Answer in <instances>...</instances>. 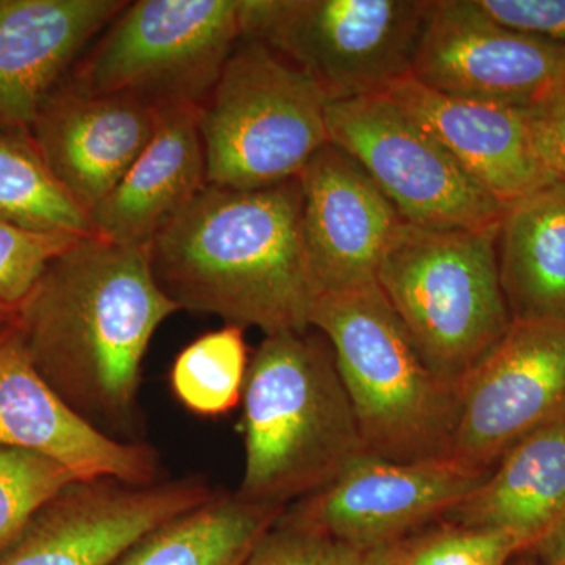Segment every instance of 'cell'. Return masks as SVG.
I'll list each match as a JSON object with an SVG mask.
<instances>
[{
    "mask_svg": "<svg viewBox=\"0 0 565 565\" xmlns=\"http://www.w3.org/2000/svg\"><path fill=\"white\" fill-rule=\"evenodd\" d=\"M178 311L147 248L96 236L52 259L11 323L65 403L96 427L125 429L152 337Z\"/></svg>",
    "mask_w": 565,
    "mask_h": 565,
    "instance_id": "cell-1",
    "label": "cell"
},
{
    "mask_svg": "<svg viewBox=\"0 0 565 565\" xmlns=\"http://www.w3.org/2000/svg\"><path fill=\"white\" fill-rule=\"evenodd\" d=\"M147 250L180 310L266 337L310 330L318 289L303 247L299 178L253 191L207 184Z\"/></svg>",
    "mask_w": 565,
    "mask_h": 565,
    "instance_id": "cell-2",
    "label": "cell"
},
{
    "mask_svg": "<svg viewBox=\"0 0 565 565\" xmlns=\"http://www.w3.org/2000/svg\"><path fill=\"white\" fill-rule=\"evenodd\" d=\"M243 435L236 493L277 508L322 492L367 455L323 334L310 329L264 338L248 364Z\"/></svg>",
    "mask_w": 565,
    "mask_h": 565,
    "instance_id": "cell-3",
    "label": "cell"
},
{
    "mask_svg": "<svg viewBox=\"0 0 565 565\" xmlns=\"http://www.w3.org/2000/svg\"><path fill=\"white\" fill-rule=\"evenodd\" d=\"M310 329L332 348L367 455L392 462L449 457L457 390L424 363L377 281L318 294Z\"/></svg>",
    "mask_w": 565,
    "mask_h": 565,
    "instance_id": "cell-4",
    "label": "cell"
},
{
    "mask_svg": "<svg viewBox=\"0 0 565 565\" xmlns=\"http://www.w3.org/2000/svg\"><path fill=\"white\" fill-rule=\"evenodd\" d=\"M497 236L498 226L435 230L404 222L375 273L424 363L456 390L512 327Z\"/></svg>",
    "mask_w": 565,
    "mask_h": 565,
    "instance_id": "cell-5",
    "label": "cell"
},
{
    "mask_svg": "<svg viewBox=\"0 0 565 565\" xmlns=\"http://www.w3.org/2000/svg\"><path fill=\"white\" fill-rule=\"evenodd\" d=\"M326 96L259 41H237L200 111L207 184L270 188L297 180L329 143Z\"/></svg>",
    "mask_w": 565,
    "mask_h": 565,
    "instance_id": "cell-6",
    "label": "cell"
},
{
    "mask_svg": "<svg viewBox=\"0 0 565 565\" xmlns=\"http://www.w3.org/2000/svg\"><path fill=\"white\" fill-rule=\"evenodd\" d=\"M430 0H241V39L277 52L327 102L384 95L412 76Z\"/></svg>",
    "mask_w": 565,
    "mask_h": 565,
    "instance_id": "cell-7",
    "label": "cell"
},
{
    "mask_svg": "<svg viewBox=\"0 0 565 565\" xmlns=\"http://www.w3.org/2000/svg\"><path fill=\"white\" fill-rule=\"evenodd\" d=\"M241 0H139L126 6L66 81L163 110L210 98L241 40Z\"/></svg>",
    "mask_w": 565,
    "mask_h": 565,
    "instance_id": "cell-8",
    "label": "cell"
},
{
    "mask_svg": "<svg viewBox=\"0 0 565 565\" xmlns=\"http://www.w3.org/2000/svg\"><path fill=\"white\" fill-rule=\"evenodd\" d=\"M327 129L330 141L363 167L405 223L435 230L500 225L505 207L385 96L327 104Z\"/></svg>",
    "mask_w": 565,
    "mask_h": 565,
    "instance_id": "cell-9",
    "label": "cell"
},
{
    "mask_svg": "<svg viewBox=\"0 0 565 565\" xmlns=\"http://www.w3.org/2000/svg\"><path fill=\"white\" fill-rule=\"evenodd\" d=\"M412 77L456 98L526 110L565 92V46L505 28L476 0H430Z\"/></svg>",
    "mask_w": 565,
    "mask_h": 565,
    "instance_id": "cell-10",
    "label": "cell"
},
{
    "mask_svg": "<svg viewBox=\"0 0 565 565\" xmlns=\"http://www.w3.org/2000/svg\"><path fill=\"white\" fill-rule=\"evenodd\" d=\"M457 399L449 457L492 471L527 435L565 418V322H512Z\"/></svg>",
    "mask_w": 565,
    "mask_h": 565,
    "instance_id": "cell-11",
    "label": "cell"
},
{
    "mask_svg": "<svg viewBox=\"0 0 565 565\" xmlns=\"http://www.w3.org/2000/svg\"><path fill=\"white\" fill-rule=\"evenodd\" d=\"M199 478L77 479L32 516L0 565H114L145 535L214 497Z\"/></svg>",
    "mask_w": 565,
    "mask_h": 565,
    "instance_id": "cell-12",
    "label": "cell"
},
{
    "mask_svg": "<svg viewBox=\"0 0 565 565\" xmlns=\"http://www.w3.org/2000/svg\"><path fill=\"white\" fill-rule=\"evenodd\" d=\"M489 475L452 457L392 462L364 455L333 484L296 504L333 541L390 546L440 522Z\"/></svg>",
    "mask_w": 565,
    "mask_h": 565,
    "instance_id": "cell-13",
    "label": "cell"
},
{
    "mask_svg": "<svg viewBox=\"0 0 565 565\" xmlns=\"http://www.w3.org/2000/svg\"><path fill=\"white\" fill-rule=\"evenodd\" d=\"M0 449L46 457L77 479H158L150 446L111 437L77 414L39 373L11 322L0 327Z\"/></svg>",
    "mask_w": 565,
    "mask_h": 565,
    "instance_id": "cell-14",
    "label": "cell"
},
{
    "mask_svg": "<svg viewBox=\"0 0 565 565\" xmlns=\"http://www.w3.org/2000/svg\"><path fill=\"white\" fill-rule=\"evenodd\" d=\"M302 237L318 294L375 280L403 217L364 172L332 141L299 177Z\"/></svg>",
    "mask_w": 565,
    "mask_h": 565,
    "instance_id": "cell-15",
    "label": "cell"
},
{
    "mask_svg": "<svg viewBox=\"0 0 565 565\" xmlns=\"http://www.w3.org/2000/svg\"><path fill=\"white\" fill-rule=\"evenodd\" d=\"M161 110L121 95L82 92L62 82L29 129L54 177L88 214L131 169Z\"/></svg>",
    "mask_w": 565,
    "mask_h": 565,
    "instance_id": "cell-16",
    "label": "cell"
},
{
    "mask_svg": "<svg viewBox=\"0 0 565 565\" xmlns=\"http://www.w3.org/2000/svg\"><path fill=\"white\" fill-rule=\"evenodd\" d=\"M121 0H0V129L29 132Z\"/></svg>",
    "mask_w": 565,
    "mask_h": 565,
    "instance_id": "cell-17",
    "label": "cell"
},
{
    "mask_svg": "<svg viewBox=\"0 0 565 565\" xmlns=\"http://www.w3.org/2000/svg\"><path fill=\"white\" fill-rule=\"evenodd\" d=\"M382 96L440 141L501 206H511L556 181L535 151L526 110L456 98L412 76Z\"/></svg>",
    "mask_w": 565,
    "mask_h": 565,
    "instance_id": "cell-18",
    "label": "cell"
},
{
    "mask_svg": "<svg viewBox=\"0 0 565 565\" xmlns=\"http://www.w3.org/2000/svg\"><path fill=\"white\" fill-rule=\"evenodd\" d=\"M199 106L167 107L145 150L92 212L96 234L148 248L207 185Z\"/></svg>",
    "mask_w": 565,
    "mask_h": 565,
    "instance_id": "cell-19",
    "label": "cell"
},
{
    "mask_svg": "<svg viewBox=\"0 0 565 565\" xmlns=\"http://www.w3.org/2000/svg\"><path fill=\"white\" fill-rule=\"evenodd\" d=\"M563 516L565 418L523 438L440 522L504 531L519 539L527 552Z\"/></svg>",
    "mask_w": 565,
    "mask_h": 565,
    "instance_id": "cell-20",
    "label": "cell"
},
{
    "mask_svg": "<svg viewBox=\"0 0 565 565\" xmlns=\"http://www.w3.org/2000/svg\"><path fill=\"white\" fill-rule=\"evenodd\" d=\"M497 255L512 322H565L564 182L505 207Z\"/></svg>",
    "mask_w": 565,
    "mask_h": 565,
    "instance_id": "cell-21",
    "label": "cell"
},
{
    "mask_svg": "<svg viewBox=\"0 0 565 565\" xmlns=\"http://www.w3.org/2000/svg\"><path fill=\"white\" fill-rule=\"evenodd\" d=\"M285 508L217 493L150 534L114 565H243Z\"/></svg>",
    "mask_w": 565,
    "mask_h": 565,
    "instance_id": "cell-22",
    "label": "cell"
},
{
    "mask_svg": "<svg viewBox=\"0 0 565 565\" xmlns=\"http://www.w3.org/2000/svg\"><path fill=\"white\" fill-rule=\"evenodd\" d=\"M0 218L29 232L96 237L82 210L41 158L29 132L0 129Z\"/></svg>",
    "mask_w": 565,
    "mask_h": 565,
    "instance_id": "cell-23",
    "label": "cell"
},
{
    "mask_svg": "<svg viewBox=\"0 0 565 565\" xmlns=\"http://www.w3.org/2000/svg\"><path fill=\"white\" fill-rule=\"evenodd\" d=\"M248 359L244 329L226 323L185 345L170 371L174 397L199 416H222L243 403Z\"/></svg>",
    "mask_w": 565,
    "mask_h": 565,
    "instance_id": "cell-24",
    "label": "cell"
},
{
    "mask_svg": "<svg viewBox=\"0 0 565 565\" xmlns=\"http://www.w3.org/2000/svg\"><path fill=\"white\" fill-rule=\"evenodd\" d=\"M77 481L62 465L17 449H0V556L51 498Z\"/></svg>",
    "mask_w": 565,
    "mask_h": 565,
    "instance_id": "cell-25",
    "label": "cell"
},
{
    "mask_svg": "<svg viewBox=\"0 0 565 565\" xmlns=\"http://www.w3.org/2000/svg\"><path fill=\"white\" fill-rule=\"evenodd\" d=\"M427 526L394 545L396 565H508L526 552L514 535L489 527Z\"/></svg>",
    "mask_w": 565,
    "mask_h": 565,
    "instance_id": "cell-26",
    "label": "cell"
},
{
    "mask_svg": "<svg viewBox=\"0 0 565 565\" xmlns=\"http://www.w3.org/2000/svg\"><path fill=\"white\" fill-rule=\"evenodd\" d=\"M77 241L29 232L0 218V327L13 321L52 259Z\"/></svg>",
    "mask_w": 565,
    "mask_h": 565,
    "instance_id": "cell-27",
    "label": "cell"
},
{
    "mask_svg": "<svg viewBox=\"0 0 565 565\" xmlns=\"http://www.w3.org/2000/svg\"><path fill=\"white\" fill-rule=\"evenodd\" d=\"M327 535L299 504L289 505L243 565H322Z\"/></svg>",
    "mask_w": 565,
    "mask_h": 565,
    "instance_id": "cell-28",
    "label": "cell"
},
{
    "mask_svg": "<svg viewBox=\"0 0 565 565\" xmlns=\"http://www.w3.org/2000/svg\"><path fill=\"white\" fill-rule=\"evenodd\" d=\"M505 28L565 46V0H476Z\"/></svg>",
    "mask_w": 565,
    "mask_h": 565,
    "instance_id": "cell-29",
    "label": "cell"
},
{
    "mask_svg": "<svg viewBox=\"0 0 565 565\" xmlns=\"http://www.w3.org/2000/svg\"><path fill=\"white\" fill-rule=\"evenodd\" d=\"M526 117L539 159L565 184V92L526 109Z\"/></svg>",
    "mask_w": 565,
    "mask_h": 565,
    "instance_id": "cell-30",
    "label": "cell"
},
{
    "mask_svg": "<svg viewBox=\"0 0 565 565\" xmlns=\"http://www.w3.org/2000/svg\"><path fill=\"white\" fill-rule=\"evenodd\" d=\"M322 565H396L394 545L355 546L327 537Z\"/></svg>",
    "mask_w": 565,
    "mask_h": 565,
    "instance_id": "cell-31",
    "label": "cell"
},
{
    "mask_svg": "<svg viewBox=\"0 0 565 565\" xmlns=\"http://www.w3.org/2000/svg\"><path fill=\"white\" fill-rule=\"evenodd\" d=\"M527 552L533 553L541 565H565V516Z\"/></svg>",
    "mask_w": 565,
    "mask_h": 565,
    "instance_id": "cell-32",
    "label": "cell"
},
{
    "mask_svg": "<svg viewBox=\"0 0 565 565\" xmlns=\"http://www.w3.org/2000/svg\"><path fill=\"white\" fill-rule=\"evenodd\" d=\"M508 565H541L539 561L535 559L533 553L523 552L520 553L519 556H515L514 559L511 561Z\"/></svg>",
    "mask_w": 565,
    "mask_h": 565,
    "instance_id": "cell-33",
    "label": "cell"
}]
</instances>
